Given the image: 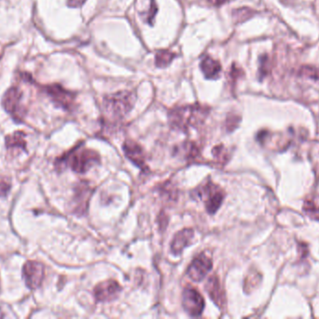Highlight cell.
<instances>
[{
	"instance_id": "obj_23",
	"label": "cell",
	"mask_w": 319,
	"mask_h": 319,
	"mask_svg": "<svg viewBox=\"0 0 319 319\" xmlns=\"http://www.w3.org/2000/svg\"><path fill=\"white\" fill-rule=\"evenodd\" d=\"M239 122H240V117L238 115H235V114L229 115L226 119L227 130L229 131L235 130L237 127Z\"/></svg>"
},
{
	"instance_id": "obj_20",
	"label": "cell",
	"mask_w": 319,
	"mask_h": 319,
	"mask_svg": "<svg viewBox=\"0 0 319 319\" xmlns=\"http://www.w3.org/2000/svg\"><path fill=\"white\" fill-rule=\"evenodd\" d=\"M213 154H214L216 160H218L220 163H226L227 154H227L225 148L223 147V145L216 146L213 149Z\"/></svg>"
},
{
	"instance_id": "obj_16",
	"label": "cell",
	"mask_w": 319,
	"mask_h": 319,
	"mask_svg": "<svg viewBox=\"0 0 319 319\" xmlns=\"http://www.w3.org/2000/svg\"><path fill=\"white\" fill-rule=\"evenodd\" d=\"M25 134L23 131H16L12 135L6 137V147L9 150H20L26 152Z\"/></svg>"
},
{
	"instance_id": "obj_25",
	"label": "cell",
	"mask_w": 319,
	"mask_h": 319,
	"mask_svg": "<svg viewBox=\"0 0 319 319\" xmlns=\"http://www.w3.org/2000/svg\"><path fill=\"white\" fill-rule=\"evenodd\" d=\"M87 0H68L67 5L71 8H80L82 7Z\"/></svg>"
},
{
	"instance_id": "obj_18",
	"label": "cell",
	"mask_w": 319,
	"mask_h": 319,
	"mask_svg": "<svg viewBox=\"0 0 319 319\" xmlns=\"http://www.w3.org/2000/svg\"><path fill=\"white\" fill-rule=\"evenodd\" d=\"M300 75L313 80H319V69L311 66H303L300 70Z\"/></svg>"
},
{
	"instance_id": "obj_22",
	"label": "cell",
	"mask_w": 319,
	"mask_h": 319,
	"mask_svg": "<svg viewBox=\"0 0 319 319\" xmlns=\"http://www.w3.org/2000/svg\"><path fill=\"white\" fill-rule=\"evenodd\" d=\"M12 187L11 181L6 177H0V198H5Z\"/></svg>"
},
{
	"instance_id": "obj_5",
	"label": "cell",
	"mask_w": 319,
	"mask_h": 319,
	"mask_svg": "<svg viewBox=\"0 0 319 319\" xmlns=\"http://www.w3.org/2000/svg\"><path fill=\"white\" fill-rule=\"evenodd\" d=\"M22 92L18 87H12L5 93L2 99V105L9 114L12 115L15 122H22L25 114L22 104Z\"/></svg>"
},
{
	"instance_id": "obj_15",
	"label": "cell",
	"mask_w": 319,
	"mask_h": 319,
	"mask_svg": "<svg viewBox=\"0 0 319 319\" xmlns=\"http://www.w3.org/2000/svg\"><path fill=\"white\" fill-rule=\"evenodd\" d=\"M200 67L204 77L210 80H216L220 77L222 70L221 63L210 56H205L202 60Z\"/></svg>"
},
{
	"instance_id": "obj_17",
	"label": "cell",
	"mask_w": 319,
	"mask_h": 319,
	"mask_svg": "<svg viewBox=\"0 0 319 319\" xmlns=\"http://www.w3.org/2000/svg\"><path fill=\"white\" fill-rule=\"evenodd\" d=\"M175 57V53L173 52H170L167 50H162L157 52L156 57H155V64L158 68L160 69H164L167 66L171 64V62L173 61Z\"/></svg>"
},
{
	"instance_id": "obj_1",
	"label": "cell",
	"mask_w": 319,
	"mask_h": 319,
	"mask_svg": "<svg viewBox=\"0 0 319 319\" xmlns=\"http://www.w3.org/2000/svg\"><path fill=\"white\" fill-rule=\"evenodd\" d=\"M209 113V108L200 104L174 108L169 112V121L175 130L188 131L203 124Z\"/></svg>"
},
{
	"instance_id": "obj_12",
	"label": "cell",
	"mask_w": 319,
	"mask_h": 319,
	"mask_svg": "<svg viewBox=\"0 0 319 319\" xmlns=\"http://www.w3.org/2000/svg\"><path fill=\"white\" fill-rule=\"evenodd\" d=\"M123 151L128 160H131L134 164L139 167L142 171L148 170L146 164L145 152L138 143L131 140L125 142L123 144Z\"/></svg>"
},
{
	"instance_id": "obj_24",
	"label": "cell",
	"mask_w": 319,
	"mask_h": 319,
	"mask_svg": "<svg viewBox=\"0 0 319 319\" xmlns=\"http://www.w3.org/2000/svg\"><path fill=\"white\" fill-rule=\"evenodd\" d=\"M157 12V6L156 3H155V0H151V8H150V12L148 14V18H147V21L150 24H152L153 23V20L154 17L156 15Z\"/></svg>"
},
{
	"instance_id": "obj_3",
	"label": "cell",
	"mask_w": 319,
	"mask_h": 319,
	"mask_svg": "<svg viewBox=\"0 0 319 319\" xmlns=\"http://www.w3.org/2000/svg\"><path fill=\"white\" fill-rule=\"evenodd\" d=\"M136 95L130 91H120L107 95L103 101L105 113L112 118L122 119L133 109Z\"/></svg>"
},
{
	"instance_id": "obj_11",
	"label": "cell",
	"mask_w": 319,
	"mask_h": 319,
	"mask_svg": "<svg viewBox=\"0 0 319 319\" xmlns=\"http://www.w3.org/2000/svg\"><path fill=\"white\" fill-rule=\"evenodd\" d=\"M122 291L120 284L114 280L104 281L94 288V297L101 302H111L117 299Z\"/></svg>"
},
{
	"instance_id": "obj_6",
	"label": "cell",
	"mask_w": 319,
	"mask_h": 319,
	"mask_svg": "<svg viewBox=\"0 0 319 319\" xmlns=\"http://www.w3.org/2000/svg\"><path fill=\"white\" fill-rule=\"evenodd\" d=\"M23 276L28 289L37 290L43 282L45 276V267L39 261L29 260L23 265Z\"/></svg>"
},
{
	"instance_id": "obj_26",
	"label": "cell",
	"mask_w": 319,
	"mask_h": 319,
	"mask_svg": "<svg viewBox=\"0 0 319 319\" xmlns=\"http://www.w3.org/2000/svg\"><path fill=\"white\" fill-rule=\"evenodd\" d=\"M209 3L213 6L219 7L225 4L226 2H228V0H207Z\"/></svg>"
},
{
	"instance_id": "obj_21",
	"label": "cell",
	"mask_w": 319,
	"mask_h": 319,
	"mask_svg": "<svg viewBox=\"0 0 319 319\" xmlns=\"http://www.w3.org/2000/svg\"><path fill=\"white\" fill-rule=\"evenodd\" d=\"M253 14V12L250 9H239L237 11L233 12V16L237 19L238 22H243L244 20H247L249 18L251 17Z\"/></svg>"
},
{
	"instance_id": "obj_8",
	"label": "cell",
	"mask_w": 319,
	"mask_h": 319,
	"mask_svg": "<svg viewBox=\"0 0 319 319\" xmlns=\"http://www.w3.org/2000/svg\"><path fill=\"white\" fill-rule=\"evenodd\" d=\"M182 305L192 316H199L204 309V300L201 293L192 286H187L182 295Z\"/></svg>"
},
{
	"instance_id": "obj_10",
	"label": "cell",
	"mask_w": 319,
	"mask_h": 319,
	"mask_svg": "<svg viewBox=\"0 0 319 319\" xmlns=\"http://www.w3.org/2000/svg\"><path fill=\"white\" fill-rule=\"evenodd\" d=\"M213 262L211 259L205 254H200L188 268V275L194 282H201L206 274L212 270Z\"/></svg>"
},
{
	"instance_id": "obj_19",
	"label": "cell",
	"mask_w": 319,
	"mask_h": 319,
	"mask_svg": "<svg viewBox=\"0 0 319 319\" xmlns=\"http://www.w3.org/2000/svg\"><path fill=\"white\" fill-rule=\"evenodd\" d=\"M260 77L261 79L267 76L270 72V60L266 54H263L260 57Z\"/></svg>"
},
{
	"instance_id": "obj_4",
	"label": "cell",
	"mask_w": 319,
	"mask_h": 319,
	"mask_svg": "<svg viewBox=\"0 0 319 319\" xmlns=\"http://www.w3.org/2000/svg\"><path fill=\"white\" fill-rule=\"evenodd\" d=\"M195 194L203 200L205 208L209 213H215L222 204L225 194L221 186L208 182L201 185L196 189Z\"/></svg>"
},
{
	"instance_id": "obj_9",
	"label": "cell",
	"mask_w": 319,
	"mask_h": 319,
	"mask_svg": "<svg viewBox=\"0 0 319 319\" xmlns=\"http://www.w3.org/2000/svg\"><path fill=\"white\" fill-rule=\"evenodd\" d=\"M44 91L51 98L54 104L64 110H70L74 104L75 94L59 84L47 85L44 87Z\"/></svg>"
},
{
	"instance_id": "obj_14",
	"label": "cell",
	"mask_w": 319,
	"mask_h": 319,
	"mask_svg": "<svg viewBox=\"0 0 319 319\" xmlns=\"http://www.w3.org/2000/svg\"><path fill=\"white\" fill-rule=\"evenodd\" d=\"M194 232L192 229L179 231L171 242V250L174 254H180L184 249L192 243Z\"/></svg>"
},
{
	"instance_id": "obj_13",
	"label": "cell",
	"mask_w": 319,
	"mask_h": 319,
	"mask_svg": "<svg viewBox=\"0 0 319 319\" xmlns=\"http://www.w3.org/2000/svg\"><path fill=\"white\" fill-rule=\"evenodd\" d=\"M205 290L208 293L210 299L215 302L219 307L222 308L226 303L225 293L221 288V282L219 277L214 274L209 277L207 283L205 284Z\"/></svg>"
},
{
	"instance_id": "obj_2",
	"label": "cell",
	"mask_w": 319,
	"mask_h": 319,
	"mask_svg": "<svg viewBox=\"0 0 319 319\" xmlns=\"http://www.w3.org/2000/svg\"><path fill=\"white\" fill-rule=\"evenodd\" d=\"M100 163L99 154L91 149L75 147L56 161L57 165H66L73 172L85 173L92 167Z\"/></svg>"
},
{
	"instance_id": "obj_7",
	"label": "cell",
	"mask_w": 319,
	"mask_h": 319,
	"mask_svg": "<svg viewBox=\"0 0 319 319\" xmlns=\"http://www.w3.org/2000/svg\"><path fill=\"white\" fill-rule=\"evenodd\" d=\"M93 193V188L90 186L87 182L82 181L78 183L76 185L74 197L71 204L72 212L77 215H83L86 213L88 204Z\"/></svg>"
}]
</instances>
